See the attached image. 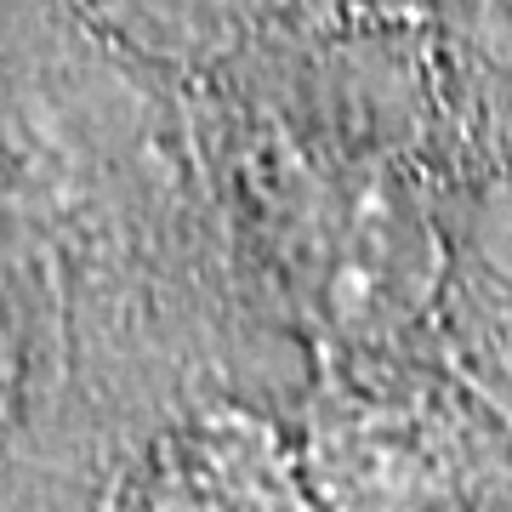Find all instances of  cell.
<instances>
[{
    "label": "cell",
    "instance_id": "1",
    "mask_svg": "<svg viewBox=\"0 0 512 512\" xmlns=\"http://www.w3.org/2000/svg\"><path fill=\"white\" fill-rule=\"evenodd\" d=\"M478 245L495 262V274L512 279V171L490 188V200L478 211Z\"/></svg>",
    "mask_w": 512,
    "mask_h": 512
},
{
    "label": "cell",
    "instance_id": "2",
    "mask_svg": "<svg viewBox=\"0 0 512 512\" xmlns=\"http://www.w3.org/2000/svg\"><path fill=\"white\" fill-rule=\"evenodd\" d=\"M478 35L495 57L512 63V0H478Z\"/></svg>",
    "mask_w": 512,
    "mask_h": 512
}]
</instances>
